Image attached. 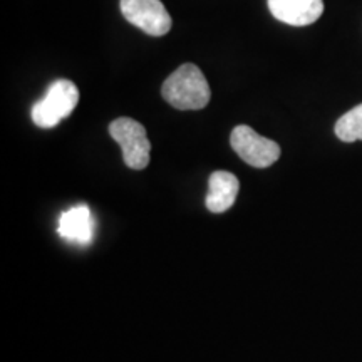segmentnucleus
<instances>
[{"mask_svg":"<svg viewBox=\"0 0 362 362\" xmlns=\"http://www.w3.org/2000/svg\"><path fill=\"white\" fill-rule=\"evenodd\" d=\"M94 228H96V223H94L90 210L86 205H79L69 208L61 215L57 232L67 242L88 245L93 242Z\"/></svg>","mask_w":362,"mask_h":362,"instance_id":"obj_7","label":"nucleus"},{"mask_svg":"<svg viewBox=\"0 0 362 362\" xmlns=\"http://www.w3.org/2000/svg\"><path fill=\"white\" fill-rule=\"evenodd\" d=\"M210 192L206 194V208L211 214H223L233 206L238 197V178L230 171H215L210 176Z\"/></svg>","mask_w":362,"mask_h":362,"instance_id":"obj_8","label":"nucleus"},{"mask_svg":"<svg viewBox=\"0 0 362 362\" xmlns=\"http://www.w3.org/2000/svg\"><path fill=\"white\" fill-rule=\"evenodd\" d=\"M230 144L233 151L253 168H269L280 158V146L277 143L264 138L245 124H240L232 131Z\"/></svg>","mask_w":362,"mask_h":362,"instance_id":"obj_4","label":"nucleus"},{"mask_svg":"<svg viewBox=\"0 0 362 362\" xmlns=\"http://www.w3.org/2000/svg\"><path fill=\"white\" fill-rule=\"evenodd\" d=\"M121 13L131 24L153 37H161L171 29V16L161 0H121Z\"/></svg>","mask_w":362,"mask_h":362,"instance_id":"obj_5","label":"nucleus"},{"mask_svg":"<svg viewBox=\"0 0 362 362\" xmlns=\"http://www.w3.org/2000/svg\"><path fill=\"white\" fill-rule=\"evenodd\" d=\"M336 136L344 143L362 141V104L352 107L336 123Z\"/></svg>","mask_w":362,"mask_h":362,"instance_id":"obj_9","label":"nucleus"},{"mask_svg":"<svg viewBox=\"0 0 362 362\" xmlns=\"http://www.w3.org/2000/svg\"><path fill=\"white\" fill-rule=\"evenodd\" d=\"M110 134L123 149V160L131 170H144L149 163V144L146 129L131 117H117L110 124Z\"/></svg>","mask_w":362,"mask_h":362,"instance_id":"obj_3","label":"nucleus"},{"mask_svg":"<svg viewBox=\"0 0 362 362\" xmlns=\"http://www.w3.org/2000/svg\"><path fill=\"white\" fill-rule=\"evenodd\" d=\"M161 96L175 110L197 111L210 103L211 90L200 67L183 64L163 83Z\"/></svg>","mask_w":362,"mask_h":362,"instance_id":"obj_1","label":"nucleus"},{"mask_svg":"<svg viewBox=\"0 0 362 362\" xmlns=\"http://www.w3.org/2000/svg\"><path fill=\"white\" fill-rule=\"evenodd\" d=\"M269 11L284 24L304 27L320 19L324 2L322 0H269Z\"/></svg>","mask_w":362,"mask_h":362,"instance_id":"obj_6","label":"nucleus"},{"mask_svg":"<svg viewBox=\"0 0 362 362\" xmlns=\"http://www.w3.org/2000/svg\"><path fill=\"white\" fill-rule=\"evenodd\" d=\"M79 103V89L67 79L51 84L45 96L33 106V121L39 128H54L74 111Z\"/></svg>","mask_w":362,"mask_h":362,"instance_id":"obj_2","label":"nucleus"}]
</instances>
